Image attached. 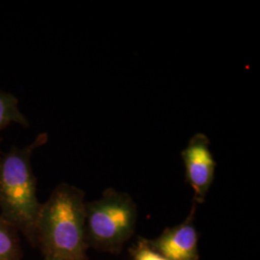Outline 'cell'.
I'll return each instance as SVG.
<instances>
[{
  "instance_id": "1",
  "label": "cell",
  "mask_w": 260,
  "mask_h": 260,
  "mask_svg": "<svg viewBox=\"0 0 260 260\" xmlns=\"http://www.w3.org/2000/svg\"><path fill=\"white\" fill-rule=\"evenodd\" d=\"M85 194L77 187L60 183L38 216L35 244L45 257L56 260H87Z\"/></svg>"
},
{
  "instance_id": "2",
  "label": "cell",
  "mask_w": 260,
  "mask_h": 260,
  "mask_svg": "<svg viewBox=\"0 0 260 260\" xmlns=\"http://www.w3.org/2000/svg\"><path fill=\"white\" fill-rule=\"evenodd\" d=\"M47 139V133H41L24 148L13 146L8 152L0 151V216L33 245L42 204L37 198L31 157Z\"/></svg>"
},
{
  "instance_id": "3",
  "label": "cell",
  "mask_w": 260,
  "mask_h": 260,
  "mask_svg": "<svg viewBox=\"0 0 260 260\" xmlns=\"http://www.w3.org/2000/svg\"><path fill=\"white\" fill-rule=\"evenodd\" d=\"M137 206L127 193L108 188L102 198L85 204L88 247L120 252L135 232Z\"/></svg>"
},
{
  "instance_id": "4",
  "label": "cell",
  "mask_w": 260,
  "mask_h": 260,
  "mask_svg": "<svg viewBox=\"0 0 260 260\" xmlns=\"http://www.w3.org/2000/svg\"><path fill=\"white\" fill-rule=\"evenodd\" d=\"M185 167L186 180L194 192V201L205 203L212 185L216 161L210 149V141L205 133H196L181 152Z\"/></svg>"
},
{
  "instance_id": "5",
  "label": "cell",
  "mask_w": 260,
  "mask_h": 260,
  "mask_svg": "<svg viewBox=\"0 0 260 260\" xmlns=\"http://www.w3.org/2000/svg\"><path fill=\"white\" fill-rule=\"evenodd\" d=\"M195 214L194 204L182 223L168 228L156 239L148 240L149 247L168 260H200Z\"/></svg>"
},
{
  "instance_id": "6",
  "label": "cell",
  "mask_w": 260,
  "mask_h": 260,
  "mask_svg": "<svg viewBox=\"0 0 260 260\" xmlns=\"http://www.w3.org/2000/svg\"><path fill=\"white\" fill-rule=\"evenodd\" d=\"M11 123H18L23 127L29 126L27 118L19 109L18 98L13 93L0 90V131ZM1 142L0 138V144Z\"/></svg>"
},
{
  "instance_id": "7",
  "label": "cell",
  "mask_w": 260,
  "mask_h": 260,
  "mask_svg": "<svg viewBox=\"0 0 260 260\" xmlns=\"http://www.w3.org/2000/svg\"><path fill=\"white\" fill-rule=\"evenodd\" d=\"M19 232L0 216V260H20Z\"/></svg>"
},
{
  "instance_id": "8",
  "label": "cell",
  "mask_w": 260,
  "mask_h": 260,
  "mask_svg": "<svg viewBox=\"0 0 260 260\" xmlns=\"http://www.w3.org/2000/svg\"><path fill=\"white\" fill-rule=\"evenodd\" d=\"M133 260H168L149 247L148 240L141 239L132 251Z\"/></svg>"
},
{
  "instance_id": "9",
  "label": "cell",
  "mask_w": 260,
  "mask_h": 260,
  "mask_svg": "<svg viewBox=\"0 0 260 260\" xmlns=\"http://www.w3.org/2000/svg\"><path fill=\"white\" fill-rule=\"evenodd\" d=\"M45 260H56V259H53V258H48V257H45Z\"/></svg>"
}]
</instances>
